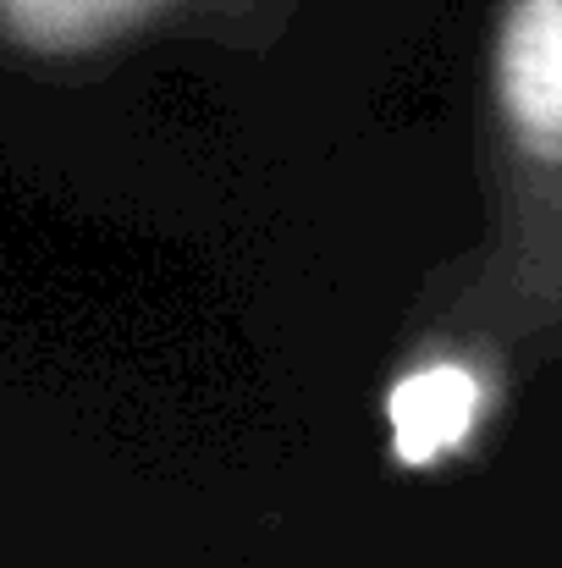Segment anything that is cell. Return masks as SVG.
Wrapping results in <instances>:
<instances>
[{"label":"cell","instance_id":"1","mask_svg":"<svg viewBox=\"0 0 562 568\" xmlns=\"http://www.w3.org/2000/svg\"><path fill=\"white\" fill-rule=\"evenodd\" d=\"M502 133L535 166H562V0H508L491 39Z\"/></svg>","mask_w":562,"mask_h":568},{"label":"cell","instance_id":"2","mask_svg":"<svg viewBox=\"0 0 562 568\" xmlns=\"http://www.w3.org/2000/svg\"><path fill=\"white\" fill-rule=\"evenodd\" d=\"M380 419L397 469L408 475L441 469L480 442L491 419V376L474 371L469 359H419L386 386Z\"/></svg>","mask_w":562,"mask_h":568},{"label":"cell","instance_id":"3","mask_svg":"<svg viewBox=\"0 0 562 568\" xmlns=\"http://www.w3.org/2000/svg\"><path fill=\"white\" fill-rule=\"evenodd\" d=\"M166 0H0V39L33 61H83L139 33Z\"/></svg>","mask_w":562,"mask_h":568}]
</instances>
